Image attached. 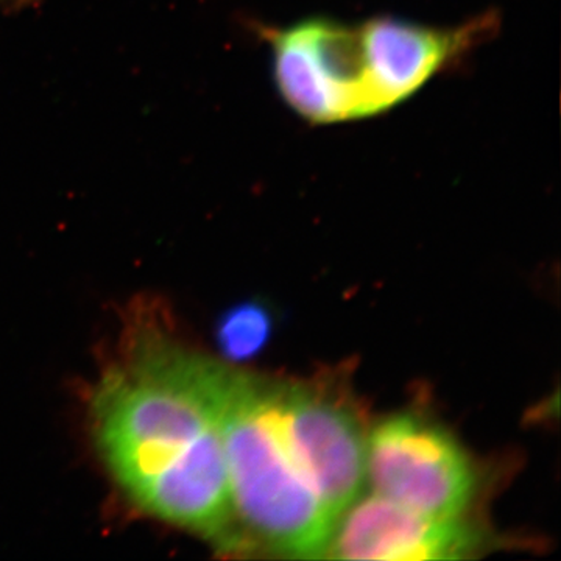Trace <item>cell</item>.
<instances>
[{"instance_id": "obj_1", "label": "cell", "mask_w": 561, "mask_h": 561, "mask_svg": "<svg viewBox=\"0 0 561 561\" xmlns=\"http://www.w3.org/2000/svg\"><path fill=\"white\" fill-rule=\"evenodd\" d=\"M230 373L139 319L91 398L92 437L125 497L227 551L234 546L224 446Z\"/></svg>"}, {"instance_id": "obj_2", "label": "cell", "mask_w": 561, "mask_h": 561, "mask_svg": "<svg viewBox=\"0 0 561 561\" xmlns=\"http://www.w3.org/2000/svg\"><path fill=\"white\" fill-rule=\"evenodd\" d=\"M496 14L457 27L398 18L341 22L311 18L262 27L284 102L313 125L365 119L411 99L496 31Z\"/></svg>"}, {"instance_id": "obj_3", "label": "cell", "mask_w": 561, "mask_h": 561, "mask_svg": "<svg viewBox=\"0 0 561 561\" xmlns=\"http://www.w3.org/2000/svg\"><path fill=\"white\" fill-rule=\"evenodd\" d=\"M284 382L231 370L224 411L234 548L321 559L335 519L291 449Z\"/></svg>"}, {"instance_id": "obj_4", "label": "cell", "mask_w": 561, "mask_h": 561, "mask_svg": "<svg viewBox=\"0 0 561 561\" xmlns=\"http://www.w3.org/2000/svg\"><path fill=\"white\" fill-rule=\"evenodd\" d=\"M371 493L432 518L460 519L476 493L470 457L445 427L400 413L368 432Z\"/></svg>"}, {"instance_id": "obj_5", "label": "cell", "mask_w": 561, "mask_h": 561, "mask_svg": "<svg viewBox=\"0 0 561 561\" xmlns=\"http://www.w3.org/2000/svg\"><path fill=\"white\" fill-rule=\"evenodd\" d=\"M283 411L295 457L332 518L367 482L368 431L354 401L337 383L284 382Z\"/></svg>"}, {"instance_id": "obj_6", "label": "cell", "mask_w": 561, "mask_h": 561, "mask_svg": "<svg viewBox=\"0 0 561 561\" xmlns=\"http://www.w3.org/2000/svg\"><path fill=\"white\" fill-rule=\"evenodd\" d=\"M481 548V534L461 518L421 515L370 491L335 519L321 559L453 560Z\"/></svg>"}, {"instance_id": "obj_7", "label": "cell", "mask_w": 561, "mask_h": 561, "mask_svg": "<svg viewBox=\"0 0 561 561\" xmlns=\"http://www.w3.org/2000/svg\"><path fill=\"white\" fill-rule=\"evenodd\" d=\"M272 330V313L261 302H243L221 317L217 342L228 359L247 360L267 345Z\"/></svg>"}, {"instance_id": "obj_8", "label": "cell", "mask_w": 561, "mask_h": 561, "mask_svg": "<svg viewBox=\"0 0 561 561\" xmlns=\"http://www.w3.org/2000/svg\"><path fill=\"white\" fill-rule=\"evenodd\" d=\"M36 0H0V13H11L35 5Z\"/></svg>"}]
</instances>
